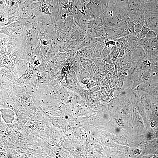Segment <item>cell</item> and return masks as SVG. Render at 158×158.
I'll return each instance as SVG.
<instances>
[{
  "label": "cell",
  "mask_w": 158,
  "mask_h": 158,
  "mask_svg": "<svg viewBox=\"0 0 158 158\" xmlns=\"http://www.w3.org/2000/svg\"><path fill=\"white\" fill-rule=\"evenodd\" d=\"M110 54V49L105 46L102 53L101 58L104 60Z\"/></svg>",
  "instance_id": "15"
},
{
  "label": "cell",
  "mask_w": 158,
  "mask_h": 158,
  "mask_svg": "<svg viewBox=\"0 0 158 158\" xmlns=\"http://www.w3.org/2000/svg\"><path fill=\"white\" fill-rule=\"evenodd\" d=\"M83 68L82 64L79 58H76L72 63V69L74 71L76 75Z\"/></svg>",
  "instance_id": "8"
},
{
  "label": "cell",
  "mask_w": 158,
  "mask_h": 158,
  "mask_svg": "<svg viewBox=\"0 0 158 158\" xmlns=\"http://www.w3.org/2000/svg\"><path fill=\"white\" fill-rule=\"evenodd\" d=\"M90 73L83 67L77 75L78 82L80 83L81 81L86 78H90L91 77Z\"/></svg>",
  "instance_id": "10"
},
{
  "label": "cell",
  "mask_w": 158,
  "mask_h": 158,
  "mask_svg": "<svg viewBox=\"0 0 158 158\" xmlns=\"http://www.w3.org/2000/svg\"><path fill=\"white\" fill-rule=\"evenodd\" d=\"M140 75L143 83L149 81L151 76L150 69L142 70L140 72Z\"/></svg>",
  "instance_id": "11"
},
{
  "label": "cell",
  "mask_w": 158,
  "mask_h": 158,
  "mask_svg": "<svg viewBox=\"0 0 158 158\" xmlns=\"http://www.w3.org/2000/svg\"><path fill=\"white\" fill-rule=\"evenodd\" d=\"M116 44L112 47L110 49V55L112 61H114L118 57L121 49L120 45L116 41Z\"/></svg>",
  "instance_id": "6"
},
{
  "label": "cell",
  "mask_w": 158,
  "mask_h": 158,
  "mask_svg": "<svg viewBox=\"0 0 158 158\" xmlns=\"http://www.w3.org/2000/svg\"><path fill=\"white\" fill-rule=\"evenodd\" d=\"M97 67L99 70L100 69L102 59L101 58L94 57L91 59Z\"/></svg>",
  "instance_id": "17"
},
{
  "label": "cell",
  "mask_w": 158,
  "mask_h": 158,
  "mask_svg": "<svg viewBox=\"0 0 158 158\" xmlns=\"http://www.w3.org/2000/svg\"><path fill=\"white\" fill-rule=\"evenodd\" d=\"M83 67L87 71L91 74V64L89 61L82 63Z\"/></svg>",
  "instance_id": "18"
},
{
  "label": "cell",
  "mask_w": 158,
  "mask_h": 158,
  "mask_svg": "<svg viewBox=\"0 0 158 158\" xmlns=\"http://www.w3.org/2000/svg\"><path fill=\"white\" fill-rule=\"evenodd\" d=\"M126 21L128 30L130 34L135 35L136 32L134 30L135 24L134 23L129 17L127 18Z\"/></svg>",
  "instance_id": "12"
},
{
  "label": "cell",
  "mask_w": 158,
  "mask_h": 158,
  "mask_svg": "<svg viewBox=\"0 0 158 158\" xmlns=\"http://www.w3.org/2000/svg\"><path fill=\"white\" fill-rule=\"evenodd\" d=\"M128 5L130 12L143 11V5L139 0H129Z\"/></svg>",
  "instance_id": "2"
},
{
  "label": "cell",
  "mask_w": 158,
  "mask_h": 158,
  "mask_svg": "<svg viewBox=\"0 0 158 158\" xmlns=\"http://www.w3.org/2000/svg\"><path fill=\"white\" fill-rule=\"evenodd\" d=\"M157 37V34L153 30H150L147 34L145 38L148 40H151Z\"/></svg>",
  "instance_id": "16"
},
{
  "label": "cell",
  "mask_w": 158,
  "mask_h": 158,
  "mask_svg": "<svg viewBox=\"0 0 158 158\" xmlns=\"http://www.w3.org/2000/svg\"><path fill=\"white\" fill-rule=\"evenodd\" d=\"M91 77L86 78L83 79L81 82V83L84 85L87 84L90 81Z\"/></svg>",
  "instance_id": "21"
},
{
  "label": "cell",
  "mask_w": 158,
  "mask_h": 158,
  "mask_svg": "<svg viewBox=\"0 0 158 158\" xmlns=\"http://www.w3.org/2000/svg\"><path fill=\"white\" fill-rule=\"evenodd\" d=\"M105 46L104 43L99 42L93 47L94 57L101 58L102 51Z\"/></svg>",
  "instance_id": "5"
},
{
  "label": "cell",
  "mask_w": 158,
  "mask_h": 158,
  "mask_svg": "<svg viewBox=\"0 0 158 158\" xmlns=\"http://www.w3.org/2000/svg\"><path fill=\"white\" fill-rule=\"evenodd\" d=\"M128 45L131 50L139 45V39L135 35L129 34L125 36Z\"/></svg>",
  "instance_id": "4"
},
{
  "label": "cell",
  "mask_w": 158,
  "mask_h": 158,
  "mask_svg": "<svg viewBox=\"0 0 158 158\" xmlns=\"http://www.w3.org/2000/svg\"><path fill=\"white\" fill-rule=\"evenodd\" d=\"M125 75H122L119 79V81L118 83V86L122 87L124 83V79H125Z\"/></svg>",
  "instance_id": "20"
},
{
  "label": "cell",
  "mask_w": 158,
  "mask_h": 158,
  "mask_svg": "<svg viewBox=\"0 0 158 158\" xmlns=\"http://www.w3.org/2000/svg\"><path fill=\"white\" fill-rule=\"evenodd\" d=\"M107 11H105L96 18V24L100 26H103L105 24L107 19Z\"/></svg>",
  "instance_id": "7"
},
{
  "label": "cell",
  "mask_w": 158,
  "mask_h": 158,
  "mask_svg": "<svg viewBox=\"0 0 158 158\" xmlns=\"http://www.w3.org/2000/svg\"><path fill=\"white\" fill-rule=\"evenodd\" d=\"M131 57L133 60L138 62L142 61L146 57L147 54L144 49L138 46L132 50Z\"/></svg>",
  "instance_id": "1"
},
{
  "label": "cell",
  "mask_w": 158,
  "mask_h": 158,
  "mask_svg": "<svg viewBox=\"0 0 158 158\" xmlns=\"http://www.w3.org/2000/svg\"><path fill=\"white\" fill-rule=\"evenodd\" d=\"M129 17L135 24L145 25L144 16L143 11L130 12Z\"/></svg>",
  "instance_id": "3"
},
{
  "label": "cell",
  "mask_w": 158,
  "mask_h": 158,
  "mask_svg": "<svg viewBox=\"0 0 158 158\" xmlns=\"http://www.w3.org/2000/svg\"><path fill=\"white\" fill-rule=\"evenodd\" d=\"M82 51L84 55L87 58L92 59L94 58L93 47H83L82 49Z\"/></svg>",
  "instance_id": "9"
},
{
  "label": "cell",
  "mask_w": 158,
  "mask_h": 158,
  "mask_svg": "<svg viewBox=\"0 0 158 158\" xmlns=\"http://www.w3.org/2000/svg\"><path fill=\"white\" fill-rule=\"evenodd\" d=\"M150 30L148 27L144 25L140 31L139 33H136L135 35L139 40L144 38L145 37L147 34Z\"/></svg>",
  "instance_id": "13"
},
{
  "label": "cell",
  "mask_w": 158,
  "mask_h": 158,
  "mask_svg": "<svg viewBox=\"0 0 158 158\" xmlns=\"http://www.w3.org/2000/svg\"><path fill=\"white\" fill-rule=\"evenodd\" d=\"M89 61L91 64V76H94L98 73L99 69L91 59H89Z\"/></svg>",
  "instance_id": "14"
},
{
  "label": "cell",
  "mask_w": 158,
  "mask_h": 158,
  "mask_svg": "<svg viewBox=\"0 0 158 158\" xmlns=\"http://www.w3.org/2000/svg\"><path fill=\"white\" fill-rule=\"evenodd\" d=\"M144 25L140 24H135L134 27V30L136 33L139 32L143 26H144Z\"/></svg>",
  "instance_id": "19"
},
{
  "label": "cell",
  "mask_w": 158,
  "mask_h": 158,
  "mask_svg": "<svg viewBox=\"0 0 158 158\" xmlns=\"http://www.w3.org/2000/svg\"><path fill=\"white\" fill-rule=\"evenodd\" d=\"M126 0L127 1H129V0Z\"/></svg>",
  "instance_id": "22"
}]
</instances>
